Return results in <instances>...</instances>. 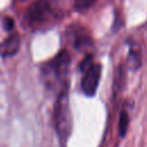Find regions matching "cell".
I'll return each mask as SVG.
<instances>
[{
	"mask_svg": "<svg viewBox=\"0 0 147 147\" xmlns=\"http://www.w3.org/2000/svg\"><path fill=\"white\" fill-rule=\"evenodd\" d=\"M71 63L70 54L67 49H61L56 55L40 64V79L45 88L57 93L69 85V68Z\"/></svg>",
	"mask_w": 147,
	"mask_h": 147,
	"instance_id": "obj_1",
	"label": "cell"
},
{
	"mask_svg": "<svg viewBox=\"0 0 147 147\" xmlns=\"http://www.w3.org/2000/svg\"><path fill=\"white\" fill-rule=\"evenodd\" d=\"M63 13L59 0H36L24 14V23L31 31H45L56 24Z\"/></svg>",
	"mask_w": 147,
	"mask_h": 147,
	"instance_id": "obj_2",
	"label": "cell"
},
{
	"mask_svg": "<svg viewBox=\"0 0 147 147\" xmlns=\"http://www.w3.org/2000/svg\"><path fill=\"white\" fill-rule=\"evenodd\" d=\"M53 126L62 147H67L72 132V115L69 103V85L56 93L53 107Z\"/></svg>",
	"mask_w": 147,
	"mask_h": 147,
	"instance_id": "obj_3",
	"label": "cell"
},
{
	"mask_svg": "<svg viewBox=\"0 0 147 147\" xmlns=\"http://www.w3.org/2000/svg\"><path fill=\"white\" fill-rule=\"evenodd\" d=\"M79 69L83 72L80 80V90L83 94L86 96H94L100 83L102 65L93 61L92 54H86L79 64Z\"/></svg>",
	"mask_w": 147,
	"mask_h": 147,
	"instance_id": "obj_4",
	"label": "cell"
},
{
	"mask_svg": "<svg viewBox=\"0 0 147 147\" xmlns=\"http://www.w3.org/2000/svg\"><path fill=\"white\" fill-rule=\"evenodd\" d=\"M70 44L79 52H86L92 47V38L88 32L80 25H71L67 31Z\"/></svg>",
	"mask_w": 147,
	"mask_h": 147,
	"instance_id": "obj_5",
	"label": "cell"
},
{
	"mask_svg": "<svg viewBox=\"0 0 147 147\" xmlns=\"http://www.w3.org/2000/svg\"><path fill=\"white\" fill-rule=\"evenodd\" d=\"M21 47V37L16 30L8 32V36L0 42V57L9 59L15 56Z\"/></svg>",
	"mask_w": 147,
	"mask_h": 147,
	"instance_id": "obj_6",
	"label": "cell"
},
{
	"mask_svg": "<svg viewBox=\"0 0 147 147\" xmlns=\"http://www.w3.org/2000/svg\"><path fill=\"white\" fill-rule=\"evenodd\" d=\"M130 124V115L127 109L123 108L119 113V118H118V134L121 138H124Z\"/></svg>",
	"mask_w": 147,
	"mask_h": 147,
	"instance_id": "obj_7",
	"label": "cell"
},
{
	"mask_svg": "<svg viewBox=\"0 0 147 147\" xmlns=\"http://www.w3.org/2000/svg\"><path fill=\"white\" fill-rule=\"evenodd\" d=\"M127 63H129V67L132 70H137L140 67L141 59H140V52H139V49H134V48H131L130 49L129 56H127Z\"/></svg>",
	"mask_w": 147,
	"mask_h": 147,
	"instance_id": "obj_8",
	"label": "cell"
},
{
	"mask_svg": "<svg viewBox=\"0 0 147 147\" xmlns=\"http://www.w3.org/2000/svg\"><path fill=\"white\" fill-rule=\"evenodd\" d=\"M98 0H74V7L77 11H85L91 8Z\"/></svg>",
	"mask_w": 147,
	"mask_h": 147,
	"instance_id": "obj_9",
	"label": "cell"
},
{
	"mask_svg": "<svg viewBox=\"0 0 147 147\" xmlns=\"http://www.w3.org/2000/svg\"><path fill=\"white\" fill-rule=\"evenodd\" d=\"M2 23H3V29L7 32H10V31L15 30V21L10 16H6L2 21Z\"/></svg>",
	"mask_w": 147,
	"mask_h": 147,
	"instance_id": "obj_10",
	"label": "cell"
}]
</instances>
